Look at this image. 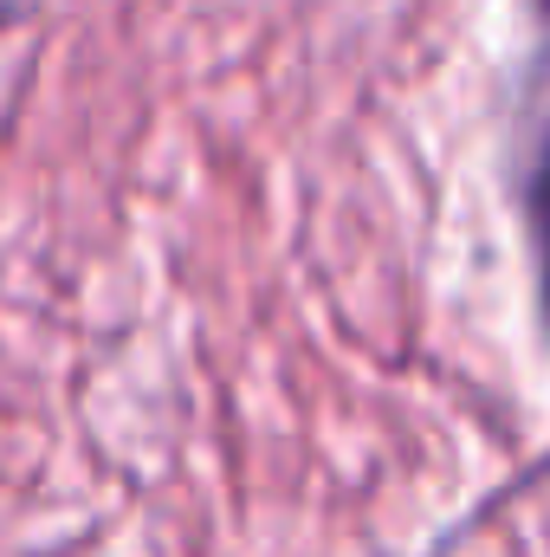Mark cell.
<instances>
[{
    "instance_id": "cell-1",
    "label": "cell",
    "mask_w": 550,
    "mask_h": 557,
    "mask_svg": "<svg viewBox=\"0 0 550 557\" xmlns=\"http://www.w3.org/2000/svg\"><path fill=\"white\" fill-rule=\"evenodd\" d=\"M26 7H33V0H0V26H13V20H26Z\"/></svg>"
},
{
    "instance_id": "cell-2",
    "label": "cell",
    "mask_w": 550,
    "mask_h": 557,
    "mask_svg": "<svg viewBox=\"0 0 550 557\" xmlns=\"http://www.w3.org/2000/svg\"><path fill=\"white\" fill-rule=\"evenodd\" d=\"M545 175H550V169H545ZM545 195H550V182H545Z\"/></svg>"
}]
</instances>
